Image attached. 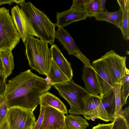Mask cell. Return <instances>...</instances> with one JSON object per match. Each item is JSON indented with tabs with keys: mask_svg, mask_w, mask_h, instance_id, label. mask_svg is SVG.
Returning <instances> with one entry per match:
<instances>
[{
	"mask_svg": "<svg viewBox=\"0 0 129 129\" xmlns=\"http://www.w3.org/2000/svg\"><path fill=\"white\" fill-rule=\"evenodd\" d=\"M8 105L4 96H0V125L6 120L9 111Z\"/></svg>",
	"mask_w": 129,
	"mask_h": 129,
	"instance_id": "obj_26",
	"label": "cell"
},
{
	"mask_svg": "<svg viewBox=\"0 0 129 129\" xmlns=\"http://www.w3.org/2000/svg\"><path fill=\"white\" fill-rule=\"evenodd\" d=\"M129 0L126 4L123 10L122 11V23L120 29L122 35L123 39L126 41L129 39Z\"/></svg>",
	"mask_w": 129,
	"mask_h": 129,
	"instance_id": "obj_23",
	"label": "cell"
},
{
	"mask_svg": "<svg viewBox=\"0 0 129 129\" xmlns=\"http://www.w3.org/2000/svg\"><path fill=\"white\" fill-rule=\"evenodd\" d=\"M6 118L10 129H26L36 122L33 111L18 107L9 109Z\"/></svg>",
	"mask_w": 129,
	"mask_h": 129,
	"instance_id": "obj_7",
	"label": "cell"
},
{
	"mask_svg": "<svg viewBox=\"0 0 129 129\" xmlns=\"http://www.w3.org/2000/svg\"><path fill=\"white\" fill-rule=\"evenodd\" d=\"M82 71L81 79L86 90L90 94L100 97L99 87L93 69L83 66Z\"/></svg>",
	"mask_w": 129,
	"mask_h": 129,
	"instance_id": "obj_15",
	"label": "cell"
},
{
	"mask_svg": "<svg viewBox=\"0 0 129 129\" xmlns=\"http://www.w3.org/2000/svg\"><path fill=\"white\" fill-rule=\"evenodd\" d=\"M56 26L58 28L66 26L71 23L85 20L87 17L83 11L70 9L59 13H56Z\"/></svg>",
	"mask_w": 129,
	"mask_h": 129,
	"instance_id": "obj_12",
	"label": "cell"
},
{
	"mask_svg": "<svg viewBox=\"0 0 129 129\" xmlns=\"http://www.w3.org/2000/svg\"><path fill=\"white\" fill-rule=\"evenodd\" d=\"M44 107L43 119L40 129H58L65 126L64 114L51 107Z\"/></svg>",
	"mask_w": 129,
	"mask_h": 129,
	"instance_id": "obj_10",
	"label": "cell"
},
{
	"mask_svg": "<svg viewBox=\"0 0 129 129\" xmlns=\"http://www.w3.org/2000/svg\"><path fill=\"white\" fill-rule=\"evenodd\" d=\"M97 21H105L111 23L119 29L121 26L122 11L119 9L117 11L110 12L107 10L100 11L94 17Z\"/></svg>",
	"mask_w": 129,
	"mask_h": 129,
	"instance_id": "obj_18",
	"label": "cell"
},
{
	"mask_svg": "<svg viewBox=\"0 0 129 129\" xmlns=\"http://www.w3.org/2000/svg\"><path fill=\"white\" fill-rule=\"evenodd\" d=\"M46 77L49 79L50 84L51 86L64 83L70 80L52 59Z\"/></svg>",
	"mask_w": 129,
	"mask_h": 129,
	"instance_id": "obj_19",
	"label": "cell"
},
{
	"mask_svg": "<svg viewBox=\"0 0 129 129\" xmlns=\"http://www.w3.org/2000/svg\"><path fill=\"white\" fill-rule=\"evenodd\" d=\"M100 98V119L106 122H113L115 118V98L113 91L112 90Z\"/></svg>",
	"mask_w": 129,
	"mask_h": 129,
	"instance_id": "obj_11",
	"label": "cell"
},
{
	"mask_svg": "<svg viewBox=\"0 0 129 129\" xmlns=\"http://www.w3.org/2000/svg\"><path fill=\"white\" fill-rule=\"evenodd\" d=\"M55 38L66 50L69 55H74L77 52L80 50L69 33L63 28H58L56 32Z\"/></svg>",
	"mask_w": 129,
	"mask_h": 129,
	"instance_id": "obj_16",
	"label": "cell"
},
{
	"mask_svg": "<svg viewBox=\"0 0 129 129\" xmlns=\"http://www.w3.org/2000/svg\"><path fill=\"white\" fill-rule=\"evenodd\" d=\"M40 112L39 118L33 127V129H40L42 124L45 112V107L40 106Z\"/></svg>",
	"mask_w": 129,
	"mask_h": 129,
	"instance_id": "obj_29",
	"label": "cell"
},
{
	"mask_svg": "<svg viewBox=\"0 0 129 129\" xmlns=\"http://www.w3.org/2000/svg\"><path fill=\"white\" fill-rule=\"evenodd\" d=\"M113 122L112 129H129V125L122 116H120L115 118Z\"/></svg>",
	"mask_w": 129,
	"mask_h": 129,
	"instance_id": "obj_27",
	"label": "cell"
},
{
	"mask_svg": "<svg viewBox=\"0 0 129 129\" xmlns=\"http://www.w3.org/2000/svg\"><path fill=\"white\" fill-rule=\"evenodd\" d=\"M100 58L108 71L113 87L121 82L125 74L126 68V57L121 56L111 50L102 56Z\"/></svg>",
	"mask_w": 129,
	"mask_h": 129,
	"instance_id": "obj_6",
	"label": "cell"
},
{
	"mask_svg": "<svg viewBox=\"0 0 129 129\" xmlns=\"http://www.w3.org/2000/svg\"><path fill=\"white\" fill-rule=\"evenodd\" d=\"M21 37L14 23L9 10L0 8V51L13 50L19 43Z\"/></svg>",
	"mask_w": 129,
	"mask_h": 129,
	"instance_id": "obj_5",
	"label": "cell"
},
{
	"mask_svg": "<svg viewBox=\"0 0 129 129\" xmlns=\"http://www.w3.org/2000/svg\"><path fill=\"white\" fill-rule=\"evenodd\" d=\"M84 0H73L70 8L79 11H83Z\"/></svg>",
	"mask_w": 129,
	"mask_h": 129,
	"instance_id": "obj_31",
	"label": "cell"
},
{
	"mask_svg": "<svg viewBox=\"0 0 129 129\" xmlns=\"http://www.w3.org/2000/svg\"><path fill=\"white\" fill-rule=\"evenodd\" d=\"M129 71L127 68L125 74L122 77L121 83V96L122 107L127 102V100L129 94Z\"/></svg>",
	"mask_w": 129,
	"mask_h": 129,
	"instance_id": "obj_24",
	"label": "cell"
},
{
	"mask_svg": "<svg viewBox=\"0 0 129 129\" xmlns=\"http://www.w3.org/2000/svg\"><path fill=\"white\" fill-rule=\"evenodd\" d=\"M128 0H117V1L120 6V9L122 11L125 6Z\"/></svg>",
	"mask_w": 129,
	"mask_h": 129,
	"instance_id": "obj_34",
	"label": "cell"
},
{
	"mask_svg": "<svg viewBox=\"0 0 129 129\" xmlns=\"http://www.w3.org/2000/svg\"><path fill=\"white\" fill-rule=\"evenodd\" d=\"M65 123L70 129H86L89 126L86 120L81 116L71 114L66 116Z\"/></svg>",
	"mask_w": 129,
	"mask_h": 129,
	"instance_id": "obj_21",
	"label": "cell"
},
{
	"mask_svg": "<svg viewBox=\"0 0 129 129\" xmlns=\"http://www.w3.org/2000/svg\"><path fill=\"white\" fill-rule=\"evenodd\" d=\"M13 3V0H0V5L4 4H8L10 5Z\"/></svg>",
	"mask_w": 129,
	"mask_h": 129,
	"instance_id": "obj_37",
	"label": "cell"
},
{
	"mask_svg": "<svg viewBox=\"0 0 129 129\" xmlns=\"http://www.w3.org/2000/svg\"><path fill=\"white\" fill-rule=\"evenodd\" d=\"M0 129H10L7 118L0 125Z\"/></svg>",
	"mask_w": 129,
	"mask_h": 129,
	"instance_id": "obj_36",
	"label": "cell"
},
{
	"mask_svg": "<svg viewBox=\"0 0 129 129\" xmlns=\"http://www.w3.org/2000/svg\"><path fill=\"white\" fill-rule=\"evenodd\" d=\"M99 1L100 12L102 11H106L107 10L105 7V4L106 0H99Z\"/></svg>",
	"mask_w": 129,
	"mask_h": 129,
	"instance_id": "obj_35",
	"label": "cell"
},
{
	"mask_svg": "<svg viewBox=\"0 0 129 129\" xmlns=\"http://www.w3.org/2000/svg\"><path fill=\"white\" fill-rule=\"evenodd\" d=\"M11 13L14 25L24 44L28 35L39 38L30 22L17 5L11 9Z\"/></svg>",
	"mask_w": 129,
	"mask_h": 129,
	"instance_id": "obj_8",
	"label": "cell"
},
{
	"mask_svg": "<svg viewBox=\"0 0 129 129\" xmlns=\"http://www.w3.org/2000/svg\"><path fill=\"white\" fill-rule=\"evenodd\" d=\"M52 59L69 80L72 79L73 72L70 63L64 57L61 52L55 44L50 49Z\"/></svg>",
	"mask_w": 129,
	"mask_h": 129,
	"instance_id": "obj_14",
	"label": "cell"
},
{
	"mask_svg": "<svg viewBox=\"0 0 129 129\" xmlns=\"http://www.w3.org/2000/svg\"><path fill=\"white\" fill-rule=\"evenodd\" d=\"M91 65L99 85L101 98L112 90V82L108 71L100 58L94 60Z\"/></svg>",
	"mask_w": 129,
	"mask_h": 129,
	"instance_id": "obj_9",
	"label": "cell"
},
{
	"mask_svg": "<svg viewBox=\"0 0 129 129\" xmlns=\"http://www.w3.org/2000/svg\"><path fill=\"white\" fill-rule=\"evenodd\" d=\"M12 50L8 49L0 51V58L3 64L4 75L6 78L12 74L14 67Z\"/></svg>",
	"mask_w": 129,
	"mask_h": 129,
	"instance_id": "obj_20",
	"label": "cell"
},
{
	"mask_svg": "<svg viewBox=\"0 0 129 129\" xmlns=\"http://www.w3.org/2000/svg\"><path fill=\"white\" fill-rule=\"evenodd\" d=\"M0 74H3L4 75V71L3 66V64L2 62L1 59L0 58Z\"/></svg>",
	"mask_w": 129,
	"mask_h": 129,
	"instance_id": "obj_38",
	"label": "cell"
},
{
	"mask_svg": "<svg viewBox=\"0 0 129 129\" xmlns=\"http://www.w3.org/2000/svg\"><path fill=\"white\" fill-rule=\"evenodd\" d=\"M113 124L112 122L107 124L99 123L97 125L93 126L92 129H112Z\"/></svg>",
	"mask_w": 129,
	"mask_h": 129,
	"instance_id": "obj_32",
	"label": "cell"
},
{
	"mask_svg": "<svg viewBox=\"0 0 129 129\" xmlns=\"http://www.w3.org/2000/svg\"><path fill=\"white\" fill-rule=\"evenodd\" d=\"M47 129H49V128H47Z\"/></svg>",
	"mask_w": 129,
	"mask_h": 129,
	"instance_id": "obj_42",
	"label": "cell"
},
{
	"mask_svg": "<svg viewBox=\"0 0 129 129\" xmlns=\"http://www.w3.org/2000/svg\"><path fill=\"white\" fill-rule=\"evenodd\" d=\"M6 78L4 75L0 74V96H4L6 92L7 84Z\"/></svg>",
	"mask_w": 129,
	"mask_h": 129,
	"instance_id": "obj_30",
	"label": "cell"
},
{
	"mask_svg": "<svg viewBox=\"0 0 129 129\" xmlns=\"http://www.w3.org/2000/svg\"><path fill=\"white\" fill-rule=\"evenodd\" d=\"M121 84L120 82L116 84L112 89L115 98V118L120 116H122L123 110L121 101Z\"/></svg>",
	"mask_w": 129,
	"mask_h": 129,
	"instance_id": "obj_25",
	"label": "cell"
},
{
	"mask_svg": "<svg viewBox=\"0 0 129 129\" xmlns=\"http://www.w3.org/2000/svg\"><path fill=\"white\" fill-rule=\"evenodd\" d=\"M51 86L46 79L28 70L9 81L4 96L9 109L18 107L33 112Z\"/></svg>",
	"mask_w": 129,
	"mask_h": 129,
	"instance_id": "obj_1",
	"label": "cell"
},
{
	"mask_svg": "<svg viewBox=\"0 0 129 129\" xmlns=\"http://www.w3.org/2000/svg\"><path fill=\"white\" fill-rule=\"evenodd\" d=\"M83 11L87 17H95L100 12L99 0H84Z\"/></svg>",
	"mask_w": 129,
	"mask_h": 129,
	"instance_id": "obj_22",
	"label": "cell"
},
{
	"mask_svg": "<svg viewBox=\"0 0 129 129\" xmlns=\"http://www.w3.org/2000/svg\"><path fill=\"white\" fill-rule=\"evenodd\" d=\"M19 4L39 38L51 45L54 44L56 24L52 23L43 12L36 7L30 2L26 3L25 1Z\"/></svg>",
	"mask_w": 129,
	"mask_h": 129,
	"instance_id": "obj_2",
	"label": "cell"
},
{
	"mask_svg": "<svg viewBox=\"0 0 129 129\" xmlns=\"http://www.w3.org/2000/svg\"><path fill=\"white\" fill-rule=\"evenodd\" d=\"M34 126H32V127H29V128H27L26 129H33V127Z\"/></svg>",
	"mask_w": 129,
	"mask_h": 129,
	"instance_id": "obj_41",
	"label": "cell"
},
{
	"mask_svg": "<svg viewBox=\"0 0 129 129\" xmlns=\"http://www.w3.org/2000/svg\"><path fill=\"white\" fill-rule=\"evenodd\" d=\"M83 63L85 67L93 69L89 60L87 58L81 51L80 50L78 51L74 55Z\"/></svg>",
	"mask_w": 129,
	"mask_h": 129,
	"instance_id": "obj_28",
	"label": "cell"
},
{
	"mask_svg": "<svg viewBox=\"0 0 129 129\" xmlns=\"http://www.w3.org/2000/svg\"><path fill=\"white\" fill-rule=\"evenodd\" d=\"M53 86L69 104L71 107L68 110L69 114L71 115L75 111L83 110L84 99L90 94L85 89L76 84L72 79Z\"/></svg>",
	"mask_w": 129,
	"mask_h": 129,
	"instance_id": "obj_4",
	"label": "cell"
},
{
	"mask_svg": "<svg viewBox=\"0 0 129 129\" xmlns=\"http://www.w3.org/2000/svg\"><path fill=\"white\" fill-rule=\"evenodd\" d=\"M40 106L54 108L64 114L68 113L66 107L63 103L57 97L47 92L41 98Z\"/></svg>",
	"mask_w": 129,
	"mask_h": 129,
	"instance_id": "obj_17",
	"label": "cell"
},
{
	"mask_svg": "<svg viewBox=\"0 0 129 129\" xmlns=\"http://www.w3.org/2000/svg\"><path fill=\"white\" fill-rule=\"evenodd\" d=\"M84 101L83 110L75 111L71 115H82L88 120L93 117L98 119L97 112L101 103V98L89 94L85 98Z\"/></svg>",
	"mask_w": 129,
	"mask_h": 129,
	"instance_id": "obj_13",
	"label": "cell"
},
{
	"mask_svg": "<svg viewBox=\"0 0 129 129\" xmlns=\"http://www.w3.org/2000/svg\"><path fill=\"white\" fill-rule=\"evenodd\" d=\"M48 43L28 35L25 42V54L30 66L40 74L47 76L52 61Z\"/></svg>",
	"mask_w": 129,
	"mask_h": 129,
	"instance_id": "obj_3",
	"label": "cell"
},
{
	"mask_svg": "<svg viewBox=\"0 0 129 129\" xmlns=\"http://www.w3.org/2000/svg\"><path fill=\"white\" fill-rule=\"evenodd\" d=\"M123 117L126 122L127 124L129 125V107H126L123 110L122 113Z\"/></svg>",
	"mask_w": 129,
	"mask_h": 129,
	"instance_id": "obj_33",
	"label": "cell"
},
{
	"mask_svg": "<svg viewBox=\"0 0 129 129\" xmlns=\"http://www.w3.org/2000/svg\"><path fill=\"white\" fill-rule=\"evenodd\" d=\"M58 129H67V127L66 125V126H65V127L60 128Z\"/></svg>",
	"mask_w": 129,
	"mask_h": 129,
	"instance_id": "obj_40",
	"label": "cell"
},
{
	"mask_svg": "<svg viewBox=\"0 0 129 129\" xmlns=\"http://www.w3.org/2000/svg\"><path fill=\"white\" fill-rule=\"evenodd\" d=\"M25 1V0H13V3H16L17 4L21 3Z\"/></svg>",
	"mask_w": 129,
	"mask_h": 129,
	"instance_id": "obj_39",
	"label": "cell"
}]
</instances>
